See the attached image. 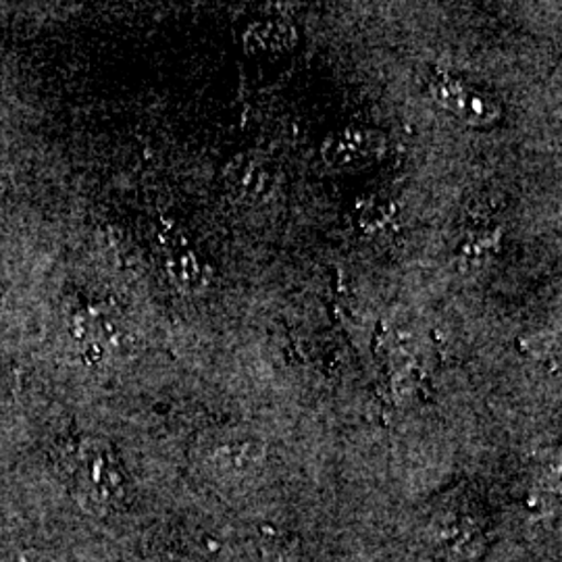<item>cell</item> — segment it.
<instances>
[{
  "label": "cell",
  "instance_id": "cell-1",
  "mask_svg": "<svg viewBox=\"0 0 562 562\" xmlns=\"http://www.w3.org/2000/svg\"><path fill=\"white\" fill-rule=\"evenodd\" d=\"M490 517L464 494L446 498L431 515L429 533L442 562H482L490 548Z\"/></svg>",
  "mask_w": 562,
  "mask_h": 562
},
{
  "label": "cell",
  "instance_id": "cell-4",
  "mask_svg": "<svg viewBox=\"0 0 562 562\" xmlns=\"http://www.w3.org/2000/svg\"><path fill=\"white\" fill-rule=\"evenodd\" d=\"M431 92L436 101L442 104L443 109L452 111L461 120L469 121L473 125H487L496 120L498 106L490 97H483L471 86H464L462 81L450 80V78H436Z\"/></svg>",
  "mask_w": 562,
  "mask_h": 562
},
{
  "label": "cell",
  "instance_id": "cell-7",
  "mask_svg": "<svg viewBox=\"0 0 562 562\" xmlns=\"http://www.w3.org/2000/svg\"><path fill=\"white\" fill-rule=\"evenodd\" d=\"M390 215H392V206H390V204H375V206L364 209L361 222L364 223L367 227H378V225L387 222Z\"/></svg>",
  "mask_w": 562,
  "mask_h": 562
},
{
  "label": "cell",
  "instance_id": "cell-2",
  "mask_svg": "<svg viewBox=\"0 0 562 562\" xmlns=\"http://www.w3.org/2000/svg\"><path fill=\"white\" fill-rule=\"evenodd\" d=\"M65 475L71 492L92 510H106L123 498L120 464L99 442H81L65 457Z\"/></svg>",
  "mask_w": 562,
  "mask_h": 562
},
{
  "label": "cell",
  "instance_id": "cell-3",
  "mask_svg": "<svg viewBox=\"0 0 562 562\" xmlns=\"http://www.w3.org/2000/svg\"><path fill=\"white\" fill-rule=\"evenodd\" d=\"M383 142L382 134L371 130H344L323 144V161L336 169H359L382 155Z\"/></svg>",
  "mask_w": 562,
  "mask_h": 562
},
{
  "label": "cell",
  "instance_id": "cell-8",
  "mask_svg": "<svg viewBox=\"0 0 562 562\" xmlns=\"http://www.w3.org/2000/svg\"><path fill=\"white\" fill-rule=\"evenodd\" d=\"M25 562H46V561H41V559H36V557H34V559H30V561H25Z\"/></svg>",
  "mask_w": 562,
  "mask_h": 562
},
{
  "label": "cell",
  "instance_id": "cell-5",
  "mask_svg": "<svg viewBox=\"0 0 562 562\" xmlns=\"http://www.w3.org/2000/svg\"><path fill=\"white\" fill-rule=\"evenodd\" d=\"M246 48L250 53H261V50H278L285 48L294 42V30L288 23H276V21H267V23H255L246 36Z\"/></svg>",
  "mask_w": 562,
  "mask_h": 562
},
{
  "label": "cell",
  "instance_id": "cell-6",
  "mask_svg": "<svg viewBox=\"0 0 562 562\" xmlns=\"http://www.w3.org/2000/svg\"><path fill=\"white\" fill-rule=\"evenodd\" d=\"M496 234L490 232H480V234H471L467 240L462 241L461 250H459V261L473 269L480 267L490 259L492 248L496 246Z\"/></svg>",
  "mask_w": 562,
  "mask_h": 562
}]
</instances>
